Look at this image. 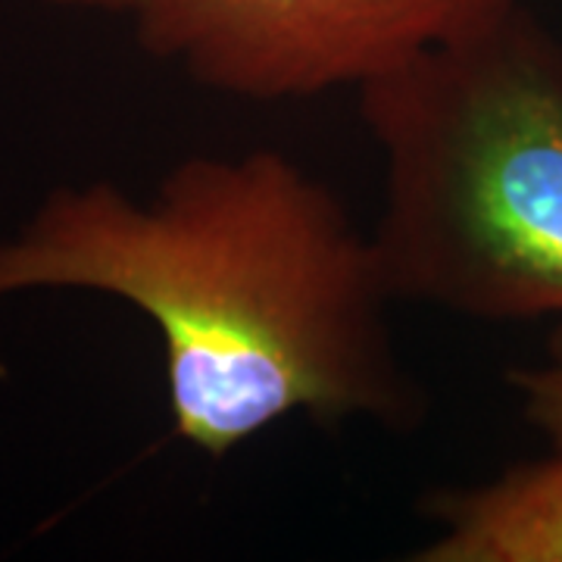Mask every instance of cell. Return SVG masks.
<instances>
[{
  "mask_svg": "<svg viewBox=\"0 0 562 562\" xmlns=\"http://www.w3.org/2000/svg\"><path fill=\"white\" fill-rule=\"evenodd\" d=\"M57 7H81V10H110V13H132L138 10L144 0H44Z\"/></svg>",
  "mask_w": 562,
  "mask_h": 562,
  "instance_id": "cell-6",
  "label": "cell"
},
{
  "mask_svg": "<svg viewBox=\"0 0 562 562\" xmlns=\"http://www.w3.org/2000/svg\"><path fill=\"white\" fill-rule=\"evenodd\" d=\"M419 562H562V443L491 482L443 491Z\"/></svg>",
  "mask_w": 562,
  "mask_h": 562,
  "instance_id": "cell-4",
  "label": "cell"
},
{
  "mask_svg": "<svg viewBox=\"0 0 562 562\" xmlns=\"http://www.w3.org/2000/svg\"><path fill=\"white\" fill-rule=\"evenodd\" d=\"M79 288L128 303L162 344L172 431L213 460L288 416L416 425L375 238L272 147L188 157L150 201L63 188L0 241V301Z\"/></svg>",
  "mask_w": 562,
  "mask_h": 562,
  "instance_id": "cell-1",
  "label": "cell"
},
{
  "mask_svg": "<svg viewBox=\"0 0 562 562\" xmlns=\"http://www.w3.org/2000/svg\"><path fill=\"white\" fill-rule=\"evenodd\" d=\"M394 301L562 316V47L525 7L360 88Z\"/></svg>",
  "mask_w": 562,
  "mask_h": 562,
  "instance_id": "cell-2",
  "label": "cell"
},
{
  "mask_svg": "<svg viewBox=\"0 0 562 562\" xmlns=\"http://www.w3.org/2000/svg\"><path fill=\"white\" fill-rule=\"evenodd\" d=\"M525 422L550 443H562V322L547 338L541 362L506 372Z\"/></svg>",
  "mask_w": 562,
  "mask_h": 562,
  "instance_id": "cell-5",
  "label": "cell"
},
{
  "mask_svg": "<svg viewBox=\"0 0 562 562\" xmlns=\"http://www.w3.org/2000/svg\"><path fill=\"white\" fill-rule=\"evenodd\" d=\"M522 0H144L140 47L244 101L366 88L472 38Z\"/></svg>",
  "mask_w": 562,
  "mask_h": 562,
  "instance_id": "cell-3",
  "label": "cell"
}]
</instances>
